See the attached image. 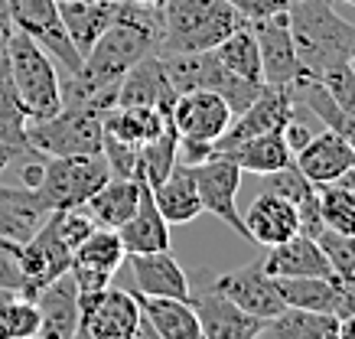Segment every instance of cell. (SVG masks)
<instances>
[{
	"label": "cell",
	"mask_w": 355,
	"mask_h": 339,
	"mask_svg": "<svg viewBox=\"0 0 355 339\" xmlns=\"http://www.w3.org/2000/svg\"><path fill=\"white\" fill-rule=\"evenodd\" d=\"M287 26L306 78H323L355 53V26L333 10V0H291Z\"/></svg>",
	"instance_id": "6da1fadb"
},
{
	"label": "cell",
	"mask_w": 355,
	"mask_h": 339,
	"mask_svg": "<svg viewBox=\"0 0 355 339\" xmlns=\"http://www.w3.org/2000/svg\"><path fill=\"white\" fill-rule=\"evenodd\" d=\"M163 36L157 55L212 53L232 30L241 26L228 0H163Z\"/></svg>",
	"instance_id": "7a4b0ae2"
},
{
	"label": "cell",
	"mask_w": 355,
	"mask_h": 339,
	"mask_svg": "<svg viewBox=\"0 0 355 339\" xmlns=\"http://www.w3.org/2000/svg\"><path fill=\"white\" fill-rule=\"evenodd\" d=\"M7 76L26 121L53 118L62 108V76L55 72V59L17 26L7 46Z\"/></svg>",
	"instance_id": "3957f363"
},
{
	"label": "cell",
	"mask_w": 355,
	"mask_h": 339,
	"mask_svg": "<svg viewBox=\"0 0 355 339\" xmlns=\"http://www.w3.org/2000/svg\"><path fill=\"white\" fill-rule=\"evenodd\" d=\"M105 114L108 108L101 105H62L53 118L26 121V144L43 157L101 153Z\"/></svg>",
	"instance_id": "277c9868"
},
{
	"label": "cell",
	"mask_w": 355,
	"mask_h": 339,
	"mask_svg": "<svg viewBox=\"0 0 355 339\" xmlns=\"http://www.w3.org/2000/svg\"><path fill=\"white\" fill-rule=\"evenodd\" d=\"M108 164L101 153H72V157H43L36 193L53 209H82L98 189L108 183Z\"/></svg>",
	"instance_id": "5b68a950"
},
{
	"label": "cell",
	"mask_w": 355,
	"mask_h": 339,
	"mask_svg": "<svg viewBox=\"0 0 355 339\" xmlns=\"http://www.w3.org/2000/svg\"><path fill=\"white\" fill-rule=\"evenodd\" d=\"M157 59H160V66L176 95L193 92V88H209V92H216V95H222L228 101L232 114L245 111L251 101L258 98L261 88H264L232 76L228 69L218 66V59L212 53H166V55H157Z\"/></svg>",
	"instance_id": "8992f818"
},
{
	"label": "cell",
	"mask_w": 355,
	"mask_h": 339,
	"mask_svg": "<svg viewBox=\"0 0 355 339\" xmlns=\"http://www.w3.org/2000/svg\"><path fill=\"white\" fill-rule=\"evenodd\" d=\"M78 327L92 339H134L140 327V304L128 287H101L92 294H78Z\"/></svg>",
	"instance_id": "52a82bcc"
},
{
	"label": "cell",
	"mask_w": 355,
	"mask_h": 339,
	"mask_svg": "<svg viewBox=\"0 0 355 339\" xmlns=\"http://www.w3.org/2000/svg\"><path fill=\"white\" fill-rule=\"evenodd\" d=\"M297 114V98H293V88H280V85H264L258 92V98L251 101L245 111L232 114L225 134L212 144V150H225L232 144H241L248 137H261L270 131H284V124Z\"/></svg>",
	"instance_id": "ba28073f"
},
{
	"label": "cell",
	"mask_w": 355,
	"mask_h": 339,
	"mask_svg": "<svg viewBox=\"0 0 355 339\" xmlns=\"http://www.w3.org/2000/svg\"><path fill=\"white\" fill-rule=\"evenodd\" d=\"M72 254H76V248L65 241V235L59 232V225L53 219V212H49V219L40 225V232L30 241H23L20 252H17V264H20L23 281H26V297H33L40 287H46L59 274L69 271Z\"/></svg>",
	"instance_id": "9c48e42d"
},
{
	"label": "cell",
	"mask_w": 355,
	"mask_h": 339,
	"mask_svg": "<svg viewBox=\"0 0 355 339\" xmlns=\"http://www.w3.org/2000/svg\"><path fill=\"white\" fill-rule=\"evenodd\" d=\"M232 108L228 101L209 88H193L176 95L170 111L173 131L180 134V141H199V144H216L225 134Z\"/></svg>",
	"instance_id": "30bf717a"
},
{
	"label": "cell",
	"mask_w": 355,
	"mask_h": 339,
	"mask_svg": "<svg viewBox=\"0 0 355 339\" xmlns=\"http://www.w3.org/2000/svg\"><path fill=\"white\" fill-rule=\"evenodd\" d=\"M248 30L254 33L261 55V78L264 85H280V88H293L303 76V66L297 59L293 49V36L287 26V13H277L270 20H254L248 23Z\"/></svg>",
	"instance_id": "8fae6325"
},
{
	"label": "cell",
	"mask_w": 355,
	"mask_h": 339,
	"mask_svg": "<svg viewBox=\"0 0 355 339\" xmlns=\"http://www.w3.org/2000/svg\"><path fill=\"white\" fill-rule=\"evenodd\" d=\"M196 189H199V202L202 212H212L218 219L232 225L238 235H245V222L238 212V189H241V170L232 160L209 153V160L193 166Z\"/></svg>",
	"instance_id": "7c38bea8"
},
{
	"label": "cell",
	"mask_w": 355,
	"mask_h": 339,
	"mask_svg": "<svg viewBox=\"0 0 355 339\" xmlns=\"http://www.w3.org/2000/svg\"><path fill=\"white\" fill-rule=\"evenodd\" d=\"M128 252L121 245L118 232L114 229H95L72 254V264H69V274L76 281L78 294H92V290H101V287L111 284V277L121 271Z\"/></svg>",
	"instance_id": "4fadbf2b"
},
{
	"label": "cell",
	"mask_w": 355,
	"mask_h": 339,
	"mask_svg": "<svg viewBox=\"0 0 355 339\" xmlns=\"http://www.w3.org/2000/svg\"><path fill=\"white\" fill-rule=\"evenodd\" d=\"M212 287L218 294H225L238 310H245V313H251L258 320H270L277 317L280 310H287V304H284V297L277 290V281L261 268V261L222 274Z\"/></svg>",
	"instance_id": "5bb4252c"
},
{
	"label": "cell",
	"mask_w": 355,
	"mask_h": 339,
	"mask_svg": "<svg viewBox=\"0 0 355 339\" xmlns=\"http://www.w3.org/2000/svg\"><path fill=\"white\" fill-rule=\"evenodd\" d=\"M121 268L130 277L128 290H134L140 297H176V300H189L193 297L189 277H186V271L170 252L128 254Z\"/></svg>",
	"instance_id": "9a60e30c"
},
{
	"label": "cell",
	"mask_w": 355,
	"mask_h": 339,
	"mask_svg": "<svg viewBox=\"0 0 355 339\" xmlns=\"http://www.w3.org/2000/svg\"><path fill=\"white\" fill-rule=\"evenodd\" d=\"M293 164L300 166V173L313 186H329V183H339L349 170H355V147L323 128L293 153Z\"/></svg>",
	"instance_id": "2e32d148"
},
{
	"label": "cell",
	"mask_w": 355,
	"mask_h": 339,
	"mask_svg": "<svg viewBox=\"0 0 355 339\" xmlns=\"http://www.w3.org/2000/svg\"><path fill=\"white\" fill-rule=\"evenodd\" d=\"M33 304L40 310V336L36 339H72L78 333V287L72 274L65 271L46 287L33 294Z\"/></svg>",
	"instance_id": "e0dca14e"
},
{
	"label": "cell",
	"mask_w": 355,
	"mask_h": 339,
	"mask_svg": "<svg viewBox=\"0 0 355 339\" xmlns=\"http://www.w3.org/2000/svg\"><path fill=\"white\" fill-rule=\"evenodd\" d=\"M189 300H193V310L199 317L202 339H258L261 327H264V320L238 310L216 287H205L202 294L189 297Z\"/></svg>",
	"instance_id": "ac0fdd59"
},
{
	"label": "cell",
	"mask_w": 355,
	"mask_h": 339,
	"mask_svg": "<svg viewBox=\"0 0 355 339\" xmlns=\"http://www.w3.org/2000/svg\"><path fill=\"white\" fill-rule=\"evenodd\" d=\"M49 219V206L33 186H7L0 183V238L23 245Z\"/></svg>",
	"instance_id": "d6986e66"
},
{
	"label": "cell",
	"mask_w": 355,
	"mask_h": 339,
	"mask_svg": "<svg viewBox=\"0 0 355 339\" xmlns=\"http://www.w3.org/2000/svg\"><path fill=\"white\" fill-rule=\"evenodd\" d=\"M261 268L274 277V281H287V277H336L329 261L323 258L316 238L306 235H293V238L280 241L274 248H268Z\"/></svg>",
	"instance_id": "ffe728a7"
},
{
	"label": "cell",
	"mask_w": 355,
	"mask_h": 339,
	"mask_svg": "<svg viewBox=\"0 0 355 339\" xmlns=\"http://www.w3.org/2000/svg\"><path fill=\"white\" fill-rule=\"evenodd\" d=\"M245 222V238H251L261 248H274L280 241L293 238L300 232V222H297V206H291L287 199H277L270 193H261L248 212L241 216Z\"/></svg>",
	"instance_id": "44dd1931"
},
{
	"label": "cell",
	"mask_w": 355,
	"mask_h": 339,
	"mask_svg": "<svg viewBox=\"0 0 355 339\" xmlns=\"http://www.w3.org/2000/svg\"><path fill=\"white\" fill-rule=\"evenodd\" d=\"M173 101H176V92H173L170 78H166V72H163L160 59H157V55H147V59H140L134 69H128V76L121 78L114 105L160 108V111L170 114Z\"/></svg>",
	"instance_id": "7402d4cb"
},
{
	"label": "cell",
	"mask_w": 355,
	"mask_h": 339,
	"mask_svg": "<svg viewBox=\"0 0 355 339\" xmlns=\"http://www.w3.org/2000/svg\"><path fill=\"white\" fill-rule=\"evenodd\" d=\"M277 290L287 306L297 310H313V313H333V317H349V294L339 277H287L277 281Z\"/></svg>",
	"instance_id": "603a6c76"
},
{
	"label": "cell",
	"mask_w": 355,
	"mask_h": 339,
	"mask_svg": "<svg viewBox=\"0 0 355 339\" xmlns=\"http://www.w3.org/2000/svg\"><path fill=\"white\" fill-rule=\"evenodd\" d=\"M118 238L128 254L170 252V222L160 216V209L153 202L147 183L140 189V202L134 209V216L118 229Z\"/></svg>",
	"instance_id": "cb8c5ba5"
},
{
	"label": "cell",
	"mask_w": 355,
	"mask_h": 339,
	"mask_svg": "<svg viewBox=\"0 0 355 339\" xmlns=\"http://www.w3.org/2000/svg\"><path fill=\"white\" fill-rule=\"evenodd\" d=\"M150 196L157 202V209H160V216L170 225H186L196 216H202V202H199L193 166L180 164V160H176V166L163 176L157 186H150Z\"/></svg>",
	"instance_id": "d4e9b609"
},
{
	"label": "cell",
	"mask_w": 355,
	"mask_h": 339,
	"mask_svg": "<svg viewBox=\"0 0 355 339\" xmlns=\"http://www.w3.org/2000/svg\"><path fill=\"white\" fill-rule=\"evenodd\" d=\"M140 180H124V176H108V183L88 199L85 216L95 222V229H114L118 232L124 222L134 216V209L140 202Z\"/></svg>",
	"instance_id": "484cf974"
},
{
	"label": "cell",
	"mask_w": 355,
	"mask_h": 339,
	"mask_svg": "<svg viewBox=\"0 0 355 339\" xmlns=\"http://www.w3.org/2000/svg\"><path fill=\"white\" fill-rule=\"evenodd\" d=\"M218 157H225L232 164L241 170V173H274L280 166L293 164V153L284 141V134L280 131H270V134H261V137H248L241 144H232L225 150H212Z\"/></svg>",
	"instance_id": "4316f807"
},
{
	"label": "cell",
	"mask_w": 355,
	"mask_h": 339,
	"mask_svg": "<svg viewBox=\"0 0 355 339\" xmlns=\"http://www.w3.org/2000/svg\"><path fill=\"white\" fill-rule=\"evenodd\" d=\"M134 294V290H130ZM137 297L140 313L163 339H202L199 317L193 310V300H176V297Z\"/></svg>",
	"instance_id": "83f0119b"
},
{
	"label": "cell",
	"mask_w": 355,
	"mask_h": 339,
	"mask_svg": "<svg viewBox=\"0 0 355 339\" xmlns=\"http://www.w3.org/2000/svg\"><path fill=\"white\" fill-rule=\"evenodd\" d=\"M118 3H92V0H62L59 3V17L72 46H76L82 59L88 55V49L98 43V36L108 30V23L114 20Z\"/></svg>",
	"instance_id": "f1b7e54d"
},
{
	"label": "cell",
	"mask_w": 355,
	"mask_h": 339,
	"mask_svg": "<svg viewBox=\"0 0 355 339\" xmlns=\"http://www.w3.org/2000/svg\"><path fill=\"white\" fill-rule=\"evenodd\" d=\"M170 128V114L160 108H140V105H114L105 114V134L124 144L144 147L147 141L160 137Z\"/></svg>",
	"instance_id": "f546056e"
},
{
	"label": "cell",
	"mask_w": 355,
	"mask_h": 339,
	"mask_svg": "<svg viewBox=\"0 0 355 339\" xmlns=\"http://www.w3.org/2000/svg\"><path fill=\"white\" fill-rule=\"evenodd\" d=\"M336 333H339V317L333 313L287 306L277 317L264 320L258 339H336Z\"/></svg>",
	"instance_id": "4dcf8cb0"
},
{
	"label": "cell",
	"mask_w": 355,
	"mask_h": 339,
	"mask_svg": "<svg viewBox=\"0 0 355 339\" xmlns=\"http://www.w3.org/2000/svg\"><path fill=\"white\" fill-rule=\"evenodd\" d=\"M212 55L218 59V66L228 69L232 76L245 78V82H254V85H264V78H261L258 43H254V33L248 30L245 20H241L238 30H232V33L212 49Z\"/></svg>",
	"instance_id": "1f68e13d"
},
{
	"label": "cell",
	"mask_w": 355,
	"mask_h": 339,
	"mask_svg": "<svg viewBox=\"0 0 355 339\" xmlns=\"http://www.w3.org/2000/svg\"><path fill=\"white\" fill-rule=\"evenodd\" d=\"M0 147L7 150H17L23 157L36 153L26 144V114H23L20 101L13 95L10 76H7V62L0 66Z\"/></svg>",
	"instance_id": "d6a6232c"
},
{
	"label": "cell",
	"mask_w": 355,
	"mask_h": 339,
	"mask_svg": "<svg viewBox=\"0 0 355 339\" xmlns=\"http://www.w3.org/2000/svg\"><path fill=\"white\" fill-rule=\"evenodd\" d=\"M40 336V310L33 297L0 290V339H36Z\"/></svg>",
	"instance_id": "836d02e7"
},
{
	"label": "cell",
	"mask_w": 355,
	"mask_h": 339,
	"mask_svg": "<svg viewBox=\"0 0 355 339\" xmlns=\"http://www.w3.org/2000/svg\"><path fill=\"white\" fill-rule=\"evenodd\" d=\"M316 199H320V216L326 229L339 235H355V186H343V183L316 186Z\"/></svg>",
	"instance_id": "e575fe53"
},
{
	"label": "cell",
	"mask_w": 355,
	"mask_h": 339,
	"mask_svg": "<svg viewBox=\"0 0 355 339\" xmlns=\"http://www.w3.org/2000/svg\"><path fill=\"white\" fill-rule=\"evenodd\" d=\"M176 150H180V134L173 131V124L160 137H153L140 147V183L157 186L163 176L176 166Z\"/></svg>",
	"instance_id": "d590c367"
},
{
	"label": "cell",
	"mask_w": 355,
	"mask_h": 339,
	"mask_svg": "<svg viewBox=\"0 0 355 339\" xmlns=\"http://www.w3.org/2000/svg\"><path fill=\"white\" fill-rule=\"evenodd\" d=\"M316 245L339 281L355 277V235H339L333 229H323L316 235Z\"/></svg>",
	"instance_id": "8d00e7d4"
},
{
	"label": "cell",
	"mask_w": 355,
	"mask_h": 339,
	"mask_svg": "<svg viewBox=\"0 0 355 339\" xmlns=\"http://www.w3.org/2000/svg\"><path fill=\"white\" fill-rule=\"evenodd\" d=\"M261 180H264V183H261L264 193H270V196H277V199H287L291 206H297V202H303L310 193H316V186L300 173L297 164H287V166H280V170H274V173H264Z\"/></svg>",
	"instance_id": "74e56055"
},
{
	"label": "cell",
	"mask_w": 355,
	"mask_h": 339,
	"mask_svg": "<svg viewBox=\"0 0 355 339\" xmlns=\"http://www.w3.org/2000/svg\"><path fill=\"white\" fill-rule=\"evenodd\" d=\"M316 82H323V88L333 95L336 105H339L345 114H352L355 118V72L349 69V62L339 66V69H333V72H326V76L316 78Z\"/></svg>",
	"instance_id": "f35d334b"
},
{
	"label": "cell",
	"mask_w": 355,
	"mask_h": 339,
	"mask_svg": "<svg viewBox=\"0 0 355 339\" xmlns=\"http://www.w3.org/2000/svg\"><path fill=\"white\" fill-rule=\"evenodd\" d=\"M287 3H291V0H228V7L245 23L270 20V17H277V13H287Z\"/></svg>",
	"instance_id": "ab89813d"
},
{
	"label": "cell",
	"mask_w": 355,
	"mask_h": 339,
	"mask_svg": "<svg viewBox=\"0 0 355 339\" xmlns=\"http://www.w3.org/2000/svg\"><path fill=\"white\" fill-rule=\"evenodd\" d=\"M297 222H300V235H306V238H316V235L326 229L323 216H320V199H316V193H310L303 202H297Z\"/></svg>",
	"instance_id": "60d3db41"
},
{
	"label": "cell",
	"mask_w": 355,
	"mask_h": 339,
	"mask_svg": "<svg viewBox=\"0 0 355 339\" xmlns=\"http://www.w3.org/2000/svg\"><path fill=\"white\" fill-rule=\"evenodd\" d=\"M10 36H13V23L7 17V10H0V66L7 62V46H10Z\"/></svg>",
	"instance_id": "b9f144b4"
},
{
	"label": "cell",
	"mask_w": 355,
	"mask_h": 339,
	"mask_svg": "<svg viewBox=\"0 0 355 339\" xmlns=\"http://www.w3.org/2000/svg\"><path fill=\"white\" fill-rule=\"evenodd\" d=\"M336 339H355V313H349V317L339 320V333H336Z\"/></svg>",
	"instance_id": "7bdbcfd3"
},
{
	"label": "cell",
	"mask_w": 355,
	"mask_h": 339,
	"mask_svg": "<svg viewBox=\"0 0 355 339\" xmlns=\"http://www.w3.org/2000/svg\"><path fill=\"white\" fill-rule=\"evenodd\" d=\"M134 339H163V336L150 327V323H147V320L140 317V327H137V333H134Z\"/></svg>",
	"instance_id": "ee69618b"
},
{
	"label": "cell",
	"mask_w": 355,
	"mask_h": 339,
	"mask_svg": "<svg viewBox=\"0 0 355 339\" xmlns=\"http://www.w3.org/2000/svg\"><path fill=\"white\" fill-rule=\"evenodd\" d=\"M17 157H23V153H17V150H7V147H0V173H3V166L10 164V160H17ZM33 157V153H30Z\"/></svg>",
	"instance_id": "f6af8a7d"
},
{
	"label": "cell",
	"mask_w": 355,
	"mask_h": 339,
	"mask_svg": "<svg viewBox=\"0 0 355 339\" xmlns=\"http://www.w3.org/2000/svg\"><path fill=\"white\" fill-rule=\"evenodd\" d=\"M130 3H144V7H163V0H130Z\"/></svg>",
	"instance_id": "bcb514c9"
},
{
	"label": "cell",
	"mask_w": 355,
	"mask_h": 339,
	"mask_svg": "<svg viewBox=\"0 0 355 339\" xmlns=\"http://www.w3.org/2000/svg\"><path fill=\"white\" fill-rule=\"evenodd\" d=\"M72 339H92V336H88V333H85V329H82V327H78V333H76V336H72Z\"/></svg>",
	"instance_id": "7dc6e473"
},
{
	"label": "cell",
	"mask_w": 355,
	"mask_h": 339,
	"mask_svg": "<svg viewBox=\"0 0 355 339\" xmlns=\"http://www.w3.org/2000/svg\"><path fill=\"white\" fill-rule=\"evenodd\" d=\"M92 3H118V0H92Z\"/></svg>",
	"instance_id": "c3c4849f"
},
{
	"label": "cell",
	"mask_w": 355,
	"mask_h": 339,
	"mask_svg": "<svg viewBox=\"0 0 355 339\" xmlns=\"http://www.w3.org/2000/svg\"><path fill=\"white\" fill-rule=\"evenodd\" d=\"M349 69H352V72H355V53H352V59H349Z\"/></svg>",
	"instance_id": "681fc988"
},
{
	"label": "cell",
	"mask_w": 355,
	"mask_h": 339,
	"mask_svg": "<svg viewBox=\"0 0 355 339\" xmlns=\"http://www.w3.org/2000/svg\"><path fill=\"white\" fill-rule=\"evenodd\" d=\"M345 3H352V7H355V0H345Z\"/></svg>",
	"instance_id": "f907efd6"
},
{
	"label": "cell",
	"mask_w": 355,
	"mask_h": 339,
	"mask_svg": "<svg viewBox=\"0 0 355 339\" xmlns=\"http://www.w3.org/2000/svg\"><path fill=\"white\" fill-rule=\"evenodd\" d=\"M0 10H3V0H0Z\"/></svg>",
	"instance_id": "816d5d0a"
}]
</instances>
